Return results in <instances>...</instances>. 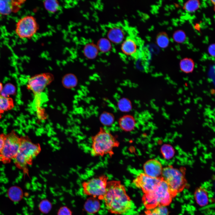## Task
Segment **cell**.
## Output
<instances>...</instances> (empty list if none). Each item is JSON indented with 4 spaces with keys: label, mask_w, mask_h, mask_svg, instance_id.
<instances>
[{
    "label": "cell",
    "mask_w": 215,
    "mask_h": 215,
    "mask_svg": "<svg viewBox=\"0 0 215 215\" xmlns=\"http://www.w3.org/2000/svg\"><path fill=\"white\" fill-rule=\"evenodd\" d=\"M14 107L13 101L11 98L4 97L0 94V118L1 114L11 110Z\"/></svg>",
    "instance_id": "ffe728a7"
},
{
    "label": "cell",
    "mask_w": 215,
    "mask_h": 215,
    "mask_svg": "<svg viewBox=\"0 0 215 215\" xmlns=\"http://www.w3.org/2000/svg\"><path fill=\"white\" fill-rule=\"evenodd\" d=\"M200 5V2L199 0H190L184 4L183 8L187 12L192 13L197 10Z\"/></svg>",
    "instance_id": "484cf974"
},
{
    "label": "cell",
    "mask_w": 215,
    "mask_h": 215,
    "mask_svg": "<svg viewBox=\"0 0 215 215\" xmlns=\"http://www.w3.org/2000/svg\"><path fill=\"white\" fill-rule=\"evenodd\" d=\"M24 0H0V15L8 16L21 9Z\"/></svg>",
    "instance_id": "8fae6325"
},
{
    "label": "cell",
    "mask_w": 215,
    "mask_h": 215,
    "mask_svg": "<svg viewBox=\"0 0 215 215\" xmlns=\"http://www.w3.org/2000/svg\"><path fill=\"white\" fill-rule=\"evenodd\" d=\"M151 192L158 201L159 206L169 205L173 197L167 184L162 178L156 188Z\"/></svg>",
    "instance_id": "30bf717a"
},
{
    "label": "cell",
    "mask_w": 215,
    "mask_h": 215,
    "mask_svg": "<svg viewBox=\"0 0 215 215\" xmlns=\"http://www.w3.org/2000/svg\"><path fill=\"white\" fill-rule=\"evenodd\" d=\"M38 25L36 18L28 15L20 19L17 22L15 32L16 36L22 39H29L37 33Z\"/></svg>",
    "instance_id": "52a82bcc"
},
{
    "label": "cell",
    "mask_w": 215,
    "mask_h": 215,
    "mask_svg": "<svg viewBox=\"0 0 215 215\" xmlns=\"http://www.w3.org/2000/svg\"><path fill=\"white\" fill-rule=\"evenodd\" d=\"M15 86L11 83L6 84L0 93V94L5 97H10V95H13L16 92Z\"/></svg>",
    "instance_id": "4dcf8cb0"
},
{
    "label": "cell",
    "mask_w": 215,
    "mask_h": 215,
    "mask_svg": "<svg viewBox=\"0 0 215 215\" xmlns=\"http://www.w3.org/2000/svg\"><path fill=\"white\" fill-rule=\"evenodd\" d=\"M162 178H154L146 175L144 173H139L133 179V184L141 189L144 194L153 191L159 184Z\"/></svg>",
    "instance_id": "9c48e42d"
},
{
    "label": "cell",
    "mask_w": 215,
    "mask_h": 215,
    "mask_svg": "<svg viewBox=\"0 0 215 215\" xmlns=\"http://www.w3.org/2000/svg\"><path fill=\"white\" fill-rule=\"evenodd\" d=\"M47 100V96L44 92L34 95L32 108L34 110L37 112L41 110L43 105Z\"/></svg>",
    "instance_id": "d6986e66"
},
{
    "label": "cell",
    "mask_w": 215,
    "mask_h": 215,
    "mask_svg": "<svg viewBox=\"0 0 215 215\" xmlns=\"http://www.w3.org/2000/svg\"><path fill=\"white\" fill-rule=\"evenodd\" d=\"M91 152L94 156H103L108 155L111 156L113 149L119 146L116 137L104 128L100 127L99 132L91 137Z\"/></svg>",
    "instance_id": "3957f363"
},
{
    "label": "cell",
    "mask_w": 215,
    "mask_h": 215,
    "mask_svg": "<svg viewBox=\"0 0 215 215\" xmlns=\"http://www.w3.org/2000/svg\"><path fill=\"white\" fill-rule=\"evenodd\" d=\"M195 200L197 204L201 207L207 205L209 202L208 193L206 190L202 187L197 189L194 193Z\"/></svg>",
    "instance_id": "e0dca14e"
},
{
    "label": "cell",
    "mask_w": 215,
    "mask_h": 215,
    "mask_svg": "<svg viewBox=\"0 0 215 215\" xmlns=\"http://www.w3.org/2000/svg\"><path fill=\"white\" fill-rule=\"evenodd\" d=\"M118 106L119 110L122 112H128L132 109L131 102L126 98H122L118 102Z\"/></svg>",
    "instance_id": "f1b7e54d"
},
{
    "label": "cell",
    "mask_w": 215,
    "mask_h": 215,
    "mask_svg": "<svg viewBox=\"0 0 215 215\" xmlns=\"http://www.w3.org/2000/svg\"><path fill=\"white\" fill-rule=\"evenodd\" d=\"M43 4L45 10L50 13L57 12L60 7L59 4L56 0H45L43 1Z\"/></svg>",
    "instance_id": "cb8c5ba5"
},
{
    "label": "cell",
    "mask_w": 215,
    "mask_h": 215,
    "mask_svg": "<svg viewBox=\"0 0 215 215\" xmlns=\"http://www.w3.org/2000/svg\"><path fill=\"white\" fill-rule=\"evenodd\" d=\"M3 86L2 83L0 82V93L2 90Z\"/></svg>",
    "instance_id": "74e56055"
},
{
    "label": "cell",
    "mask_w": 215,
    "mask_h": 215,
    "mask_svg": "<svg viewBox=\"0 0 215 215\" xmlns=\"http://www.w3.org/2000/svg\"><path fill=\"white\" fill-rule=\"evenodd\" d=\"M20 138V146L14 159V163L17 168L28 176V166L32 165L33 159L41 151V147L39 144L32 142L28 136H22Z\"/></svg>",
    "instance_id": "7a4b0ae2"
},
{
    "label": "cell",
    "mask_w": 215,
    "mask_h": 215,
    "mask_svg": "<svg viewBox=\"0 0 215 215\" xmlns=\"http://www.w3.org/2000/svg\"><path fill=\"white\" fill-rule=\"evenodd\" d=\"M144 173L154 178H161L163 168L160 162L155 159L147 161L143 166Z\"/></svg>",
    "instance_id": "4fadbf2b"
},
{
    "label": "cell",
    "mask_w": 215,
    "mask_h": 215,
    "mask_svg": "<svg viewBox=\"0 0 215 215\" xmlns=\"http://www.w3.org/2000/svg\"><path fill=\"white\" fill-rule=\"evenodd\" d=\"M77 80L76 76L73 74H69L65 75L62 80L63 85L67 88H71L76 86Z\"/></svg>",
    "instance_id": "d4e9b609"
},
{
    "label": "cell",
    "mask_w": 215,
    "mask_h": 215,
    "mask_svg": "<svg viewBox=\"0 0 215 215\" xmlns=\"http://www.w3.org/2000/svg\"><path fill=\"white\" fill-rule=\"evenodd\" d=\"M169 39L167 34L165 32H161L156 36V42L160 48H164L168 47L169 44Z\"/></svg>",
    "instance_id": "603a6c76"
},
{
    "label": "cell",
    "mask_w": 215,
    "mask_h": 215,
    "mask_svg": "<svg viewBox=\"0 0 215 215\" xmlns=\"http://www.w3.org/2000/svg\"><path fill=\"white\" fill-rule=\"evenodd\" d=\"M114 119L113 114L107 112H103L99 117L101 122L104 125L107 126L111 125L113 123Z\"/></svg>",
    "instance_id": "4316f807"
},
{
    "label": "cell",
    "mask_w": 215,
    "mask_h": 215,
    "mask_svg": "<svg viewBox=\"0 0 215 215\" xmlns=\"http://www.w3.org/2000/svg\"><path fill=\"white\" fill-rule=\"evenodd\" d=\"M173 38L175 42L178 43H182L185 41L186 35L183 30H178L173 33Z\"/></svg>",
    "instance_id": "d6a6232c"
},
{
    "label": "cell",
    "mask_w": 215,
    "mask_h": 215,
    "mask_svg": "<svg viewBox=\"0 0 215 215\" xmlns=\"http://www.w3.org/2000/svg\"><path fill=\"white\" fill-rule=\"evenodd\" d=\"M123 30L118 26H115L110 28L107 33L108 39L114 43L118 44L123 41L125 37Z\"/></svg>",
    "instance_id": "5bb4252c"
},
{
    "label": "cell",
    "mask_w": 215,
    "mask_h": 215,
    "mask_svg": "<svg viewBox=\"0 0 215 215\" xmlns=\"http://www.w3.org/2000/svg\"><path fill=\"white\" fill-rule=\"evenodd\" d=\"M108 179V176L103 175L83 182L82 184L83 194L98 199H103Z\"/></svg>",
    "instance_id": "5b68a950"
},
{
    "label": "cell",
    "mask_w": 215,
    "mask_h": 215,
    "mask_svg": "<svg viewBox=\"0 0 215 215\" xmlns=\"http://www.w3.org/2000/svg\"><path fill=\"white\" fill-rule=\"evenodd\" d=\"M57 215H73L71 210L67 206H62L58 210Z\"/></svg>",
    "instance_id": "836d02e7"
},
{
    "label": "cell",
    "mask_w": 215,
    "mask_h": 215,
    "mask_svg": "<svg viewBox=\"0 0 215 215\" xmlns=\"http://www.w3.org/2000/svg\"><path fill=\"white\" fill-rule=\"evenodd\" d=\"M6 135L4 133L0 134V152L4 146Z\"/></svg>",
    "instance_id": "8d00e7d4"
},
{
    "label": "cell",
    "mask_w": 215,
    "mask_h": 215,
    "mask_svg": "<svg viewBox=\"0 0 215 215\" xmlns=\"http://www.w3.org/2000/svg\"><path fill=\"white\" fill-rule=\"evenodd\" d=\"M99 51L97 46L92 43L86 44L83 50L84 55L89 59L95 58L98 55Z\"/></svg>",
    "instance_id": "7402d4cb"
},
{
    "label": "cell",
    "mask_w": 215,
    "mask_h": 215,
    "mask_svg": "<svg viewBox=\"0 0 215 215\" xmlns=\"http://www.w3.org/2000/svg\"><path fill=\"white\" fill-rule=\"evenodd\" d=\"M119 124L120 128L125 132H130L134 130L136 125V121L132 115H126L120 118Z\"/></svg>",
    "instance_id": "9a60e30c"
},
{
    "label": "cell",
    "mask_w": 215,
    "mask_h": 215,
    "mask_svg": "<svg viewBox=\"0 0 215 215\" xmlns=\"http://www.w3.org/2000/svg\"><path fill=\"white\" fill-rule=\"evenodd\" d=\"M208 51L209 54L212 57L215 55V44L214 43L210 44L208 47Z\"/></svg>",
    "instance_id": "e575fe53"
},
{
    "label": "cell",
    "mask_w": 215,
    "mask_h": 215,
    "mask_svg": "<svg viewBox=\"0 0 215 215\" xmlns=\"http://www.w3.org/2000/svg\"><path fill=\"white\" fill-rule=\"evenodd\" d=\"M8 197L12 201L18 202L23 198V192L22 188L17 186H13L10 187L7 192Z\"/></svg>",
    "instance_id": "ac0fdd59"
},
{
    "label": "cell",
    "mask_w": 215,
    "mask_h": 215,
    "mask_svg": "<svg viewBox=\"0 0 215 215\" xmlns=\"http://www.w3.org/2000/svg\"><path fill=\"white\" fill-rule=\"evenodd\" d=\"M110 42L108 39L103 38L98 41L97 47L99 50L103 53L107 52L110 50L111 48Z\"/></svg>",
    "instance_id": "83f0119b"
},
{
    "label": "cell",
    "mask_w": 215,
    "mask_h": 215,
    "mask_svg": "<svg viewBox=\"0 0 215 215\" xmlns=\"http://www.w3.org/2000/svg\"><path fill=\"white\" fill-rule=\"evenodd\" d=\"M144 215H160L156 208L153 210H148L146 211Z\"/></svg>",
    "instance_id": "d590c367"
},
{
    "label": "cell",
    "mask_w": 215,
    "mask_h": 215,
    "mask_svg": "<svg viewBox=\"0 0 215 215\" xmlns=\"http://www.w3.org/2000/svg\"><path fill=\"white\" fill-rule=\"evenodd\" d=\"M52 75L48 73L37 74L29 78L27 82V89L35 95L43 91L52 81Z\"/></svg>",
    "instance_id": "ba28073f"
},
{
    "label": "cell",
    "mask_w": 215,
    "mask_h": 215,
    "mask_svg": "<svg viewBox=\"0 0 215 215\" xmlns=\"http://www.w3.org/2000/svg\"><path fill=\"white\" fill-rule=\"evenodd\" d=\"M161 150L163 156L166 159H171L174 155V150L169 145L165 144L163 145L161 148Z\"/></svg>",
    "instance_id": "1f68e13d"
},
{
    "label": "cell",
    "mask_w": 215,
    "mask_h": 215,
    "mask_svg": "<svg viewBox=\"0 0 215 215\" xmlns=\"http://www.w3.org/2000/svg\"><path fill=\"white\" fill-rule=\"evenodd\" d=\"M103 199L109 212L116 214L126 213L132 206V201L125 186L119 181H108Z\"/></svg>",
    "instance_id": "6da1fadb"
},
{
    "label": "cell",
    "mask_w": 215,
    "mask_h": 215,
    "mask_svg": "<svg viewBox=\"0 0 215 215\" xmlns=\"http://www.w3.org/2000/svg\"><path fill=\"white\" fill-rule=\"evenodd\" d=\"M211 3H212L214 5H215V1L214 0H211Z\"/></svg>",
    "instance_id": "f35d334b"
},
{
    "label": "cell",
    "mask_w": 215,
    "mask_h": 215,
    "mask_svg": "<svg viewBox=\"0 0 215 215\" xmlns=\"http://www.w3.org/2000/svg\"><path fill=\"white\" fill-rule=\"evenodd\" d=\"M20 137L14 130L6 135L4 146L0 152V162L7 164L14 159L20 147Z\"/></svg>",
    "instance_id": "8992f818"
},
{
    "label": "cell",
    "mask_w": 215,
    "mask_h": 215,
    "mask_svg": "<svg viewBox=\"0 0 215 215\" xmlns=\"http://www.w3.org/2000/svg\"><path fill=\"white\" fill-rule=\"evenodd\" d=\"M139 44L135 38L129 36L127 37L122 44L121 49L124 54L135 58H138L139 53Z\"/></svg>",
    "instance_id": "7c38bea8"
},
{
    "label": "cell",
    "mask_w": 215,
    "mask_h": 215,
    "mask_svg": "<svg viewBox=\"0 0 215 215\" xmlns=\"http://www.w3.org/2000/svg\"><path fill=\"white\" fill-rule=\"evenodd\" d=\"M161 178L167 184L173 197L182 191L187 185L184 172L172 166H168L163 168Z\"/></svg>",
    "instance_id": "277c9868"
},
{
    "label": "cell",
    "mask_w": 215,
    "mask_h": 215,
    "mask_svg": "<svg viewBox=\"0 0 215 215\" xmlns=\"http://www.w3.org/2000/svg\"><path fill=\"white\" fill-rule=\"evenodd\" d=\"M100 206V202L98 199L90 196L86 200L84 205V209L88 214H93L99 211Z\"/></svg>",
    "instance_id": "2e32d148"
},
{
    "label": "cell",
    "mask_w": 215,
    "mask_h": 215,
    "mask_svg": "<svg viewBox=\"0 0 215 215\" xmlns=\"http://www.w3.org/2000/svg\"><path fill=\"white\" fill-rule=\"evenodd\" d=\"M52 208L51 203L47 199H44L41 200L39 205V210L41 213L44 214L49 213Z\"/></svg>",
    "instance_id": "f546056e"
},
{
    "label": "cell",
    "mask_w": 215,
    "mask_h": 215,
    "mask_svg": "<svg viewBox=\"0 0 215 215\" xmlns=\"http://www.w3.org/2000/svg\"><path fill=\"white\" fill-rule=\"evenodd\" d=\"M179 65L180 68L182 72L186 73H189L193 71L195 63L192 59L186 57L180 60Z\"/></svg>",
    "instance_id": "44dd1931"
}]
</instances>
